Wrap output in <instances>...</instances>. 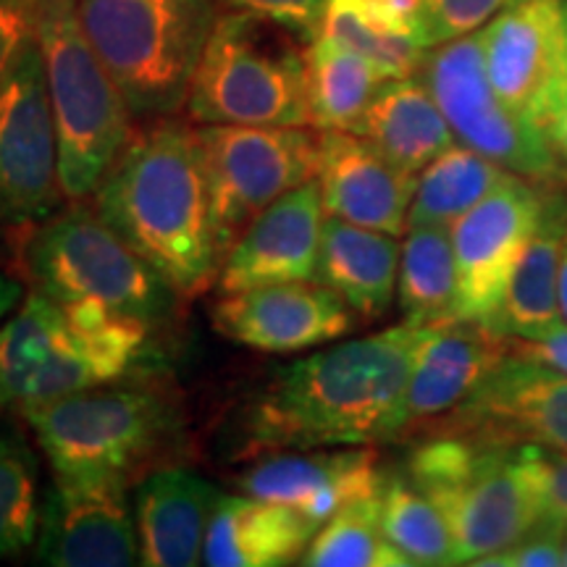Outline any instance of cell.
Wrapping results in <instances>:
<instances>
[{
  "instance_id": "6da1fadb",
  "label": "cell",
  "mask_w": 567,
  "mask_h": 567,
  "mask_svg": "<svg viewBox=\"0 0 567 567\" xmlns=\"http://www.w3.org/2000/svg\"><path fill=\"white\" fill-rule=\"evenodd\" d=\"M421 337L423 326L402 321L281 368L245 410V450L379 446L400 439Z\"/></svg>"
},
{
  "instance_id": "7a4b0ae2",
  "label": "cell",
  "mask_w": 567,
  "mask_h": 567,
  "mask_svg": "<svg viewBox=\"0 0 567 567\" xmlns=\"http://www.w3.org/2000/svg\"><path fill=\"white\" fill-rule=\"evenodd\" d=\"M95 210L179 297L200 295L216 281L221 252L193 126L155 118L132 132L95 189Z\"/></svg>"
},
{
  "instance_id": "3957f363",
  "label": "cell",
  "mask_w": 567,
  "mask_h": 567,
  "mask_svg": "<svg viewBox=\"0 0 567 567\" xmlns=\"http://www.w3.org/2000/svg\"><path fill=\"white\" fill-rule=\"evenodd\" d=\"M38 40L59 134L61 187L87 200L132 137V111L84 32L76 0H32Z\"/></svg>"
},
{
  "instance_id": "277c9868",
  "label": "cell",
  "mask_w": 567,
  "mask_h": 567,
  "mask_svg": "<svg viewBox=\"0 0 567 567\" xmlns=\"http://www.w3.org/2000/svg\"><path fill=\"white\" fill-rule=\"evenodd\" d=\"M216 6L218 0H76L92 48L142 122L187 109Z\"/></svg>"
},
{
  "instance_id": "5b68a950",
  "label": "cell",
  "mask_w": 567,
  "mask_h": 567,
  "mask_svg": "<svg viewBox=\"0 0 567 567\" xmlns=\"http://www.w3.org/2000/svg\"><path fill=\"white\" fill-rule=\"evenodd\" d=\"M187 113L195 124L313 126L308 42L252 13H218Z\"/></svg>"
},
{
  "instance_id": "8992f818",
  "label": "cell",
  "mask_w": 567,
  "mask_h": 567,
  "mask_svg": "<svg viewBox=\"0 0 567 567\" xmlns=\"http://www.w3.org/2000/svg\"><path fill=\"white\" fill-rule=\"evenodd\" d=\"M21 268L61 305H95L142 323L174 313L179 292L82 200L24 234Z\"/></svg>"
},
{
  "instance_id": "52a82bcc",
  "label": "cell",
  "mask_w": 567,
  "mask_h": 567,
  "mask_svg": "<svg viewBox=\"0 0 567 567\" xmlns=\"http://www.w3.org/2000/svg\"><path fill=\"white\" fill-rule=\"evenodd\" d=\"M21 415L61 476L132 478L161 463L182 439L174 396L122 381L59 396Z\"/></svg>"
},
{
  "instance_id": "ba28073f",
  "label": "cell",
  "mask_w": 567,
  "mask_h": 567,
  "mask_svg": "<svg viewBox=\"0 0 567 567\" xmlns=\"http://www.w3.org/2000/svg\"><path fill=\"white\" fill-rule=\"evenodd\" d=\"M195 134L221 260L268 205L316 179L321 166L316 126L200 124Z\"/></svg>"
},
{
  "instance_id": "9c48e42d",
  "label": "cell",
  "mask_w": 567,
  "mask_h": 567,
  "mask_svg": "<svg viewBox=\"0 0 567 567\" xmlns=\"http://www.w3.org/2000/svg\"><path fill=\"white\" fill-rule=\"evenodd\" d=\"M455 140L530 182H565L567 163L549 134L515 113L488 80L481 32L431 48L417 69Z\"/></svg>"
},
{
  "instance_id": "30bf717a",
  "label": "cell",
  "mask_w": 567,
  "mask_h": 567,
  "mask_svg": "<svg viewBox=\"0 0 567 567\" xmlns=\"http://www.w3.org/2000/svg\"><path fill=\"white\" fill-rule=\"evenodd\" d=\"M63 200L45 66L30 34L0 87V231H32Z\"/></svg>"
},
{
  "instance_id": "8fae6325",
  "label": "cell",
  "mask_w": 567,
  "mask_h": 567,
  "mask_svg": "<svg viewBox=\"0 0 567 567\" xmlns=\"http://www.w3.org/2000/svg\"><path fill=\"white\" fill-rule=\"evenodd\" d=\"M478 32L502 101L555 137L567 113V0H507Z\"/></svg>"
},
{
  "instance_id": "7c38bea8",
  "label": "cell",
  "mask_w": 567,
  "mask_h": 567,
  "mask_svg": "<svg viewBox=\"0 0 567 567\" xmlns=\"http://www.w3.org/2000/svg\"><path fill=\"white\" fill-rule=\"evenodd\" d=\"M442 509L455 542V565H476L542 523L520 444L478 434L476 450L452 476L421 488Z\"/></svg>"
},
{
  "instance_id": "4fadbf2b",
  "label": "cell",
  "mask_w": 567,
  "mask_h": 567,
  "mask_svg": "<svg viewBox=\"0 0 567 567\" xmlns=\"http://www.w3.org/2000/svg\"><path fill=\"white\" fill-rule=\"evenodd\" d=\"M34 557L48 567H132L140 538L126 476L53 473Z\"/></svg>"
},
{
  "instance_id": "5bb4252c",
  "label": "cell",
  "mask_w": 567,
  "mask_h": 567,
  "mask_svg": "<svg viewBox=\"0 0 567 567\" xmlns=\"http://www.w3.org/2000/svg\"><path fill=\"white\" fill-rule=\"evenodd\" d=\"M547 184L515 176L450 226L457 266L455 321L486 323L499 308L536 229Z\"/></svg>"
},
{
  "instance_id": "9a60e30c",
  "label": "cell",
  "mask_w": 567,
  "mask_h": 567,
  "mask_svg": "<svg viewBox=\"0 0 567 567\" xmlns=\"http://www.w3.org/2000/svg\"><path fill=\"white\" fill-rule=\"evenodd\" d=\"M425 431H471L567 452V375L507 352L463 405Z\"/></svg>"
},
{
  "instance_id": "2e32d148",
  "label": "cell",
  "mask_w": 567,
  "mask_h": 567,
  "mask_svg": "<svg viewBox=\"0 0 567 567\" xmlns=\"http://www.w3.org/2000/svg\"><path fill=\"white\" fill-rule=\"evenodd\" d=\"M213 326L231 342L268 354H295L334 344L358 316L318 281H281L221 295Z\"/></svg>"
},
{
  "instance_id": "e0dca14e",
  "label": "cell",
  "mask_w": 567,
  "mask_h": 567,
  "mask_svg": "<svg viewBox=\"0 0 567 567\" xmlns=\"http://www.w3.org/2000/svg\"><path fill=\"white\" fill-rule=\"evenodd\" d=\"M384 478L386 471L375 446H323L268 452L239 476V488L258 499L292 507L323 526L342 507L381 494Z\"/></svg>"
},
{
  "instance_id": "ac0fdd59",
  "label": "cell",
  "mask_w": 567,
  "mask_h": 567,
  "mask_svg": "<svg viewBox=\"0 0 567 567\" xmlns=\"http://www.w3.org/2000/svg\"><path fill=\"white\" fill-rule=\"evenodd\" d=\"M323 224L326 208L318 179L279 197L224 255L216 276L218 292H243L281 281H316Z\"/></svg>"
},
{
  "instance_id": "d6986e66",
  "label": "cell",
  "mask_w": 567,
  "mask_h": 567,
  "mask_svg": "<svg viewBox=\"0 0 567 567\" xmlns=\"http://www.w3.org/2000/svg\"><path fill=\"white\" fill-rule=\"evenodd\" d=\"M507 352V339L484 323L450 321L423 329L402 405V436L421 434L457 410Z\"/></svg>"
},
{
  "instance_id": "ffe728a7",
  "label": "cell",
  "mask_w": 567,
  "mask_h": 567,
  "mask_svg": "<svg viewBox=\"0 0 567 567\" xmlns=\"http://www.w3.org/2000/svg\"><path fill=\"white\" fill-rule=\"evenodd\" d=\"M316 179L321 184L326 216L394 237L408 231L417 176L389 161L363 134L321 132Z\"/></svg>"
},
{
  "instance_id": "44dd1931",
  "label": "cell",
  "mask_w": 567,
  "mask_h": 567,
  "mask_svg": "<svg viewBox=\"0 0 567 567\" xmlns=\"http://www.w3.org/2000/svg\"><path fill=\"white\" fill-rule=\"evenodd\" d=\"M221 492L187 467H155L137 484L134 520L140 565L195 567Z\"/></svg>"
},
{
  "instance_id": "7402d4cb",
  "label": "cell",
  "mask_w": 567,
  "mask_h": 567,
  "mask_svg": "<svg viewBox=\"0 0 567 567\" xmlns=\"http://www.w3.org/2000/svg\"><path fill=\"white\" fill-rule=\"evenodd\" d=\"M567 243V179L549 182L536 229L499 308L484 326L505 339H538L563 326L559 264Z\"/></svg>"
},
{
  "instance_id": "603a6c76",
  "label": "cell",
  "mask_w": 567,
  "mask_h": 567,
  "mask_svg": "<svg viewBox=\"0 0 567 567\" xmlns=\"http://www.w3.org/2000/svg\"><path fill=\"white\" fill-rule=\"evenodd\" d=\"M318 528L321 526L279 502L221 494L205 536L203 563L210 567L295 565Z\"/></svg>"
},
{
  "instance_id": "cb8c5ba5",
  "label": "cell",
  "mask_w": 567,
  "mask_h": 567,
  "mask_svg": "<svg viewBox=\"0 0 567 567\" xmlns=\"http://www.w3.org/2000/svg\"><path fill=\"white\" fill-rule=\"evenodd\" d=\"M402 243L394 234L326 216L316 281L363 321H379L396 300Z\"/></svg>"
},
{
  "instance_id": "d4e9b609",
  "label": "cell",
  "mask_w": 567,
  "mask_h": 567,
  "mask_svg": "<svg viewBox=\"0 0 567 567\" xmlns=\"http://www.w3.org/2000/svg\"><path fill=\"white\" fill-rule=\"evenodd\" d=\"M318 34L360 53L386 80L415 76L431 51L421 0H329Z\"/></svg>"
},
{
  "instance_id": "484cf974",
  "label": "cell",
  "mask_w": 567,
  "mask_h": 567,
  "mask_svg": "<svg viewBox=\"0 0 567 567\" xmlns=\"http://www.w3.org/2000/svg\"><path fill=\"white\" fill-rule=\"evenodd\" d=\"M354 134H363L389 161L415 176L457 142L417 74L381 84Z\"/></svg>"
},
{
  "instance_id": "4316f807",
  "label": "cell",
  "mask_w": 567,
  "mask_h": 567,
  "mask_svg": "<svg viewBox=\"0 0 567 567\" xmlns=\"http://www.w3.org/2000/svg\"><path fill=\"white\" fill-rule=\"evenodd\" d=\"M69 316L53 297L24 295L19 308L0 323V410L30 405L40 375L48 371L69 337Z\"/></svg>"
},
{
  "instance_id": "83f0119b",
  "label": "cell",
  "mask_w": 567,
  "mask_h": 567,
  "mask_svg": "<svg viewBox=\"0 0 567 567\" xmlns=\"http://www.w3.org/2000/svg\"><path fill=\"white\" fill-rule=\"evenodd\" d=\"M515 176L502 163L455 142L417 174L408 226H452Z\"/></svg>"
},
{
  "instance_id": "f1b7e54d",
  "label": "cell",
  "mask_w": 567,
  "mask_h": 567,
  "mask_svg": "<svg viewBox=\"0 0 567 567\" xmlns=\"http://www.w3.org/2000/svg\"><path fill=\"white\" fill-rule=\"evenodd\" d=\"M396 305L402 321L423 329L455 321L457 266L450 226H408L396 276Z\"/></svg>"
},
{
  "instance_id": "f546056e",
  "label": "cell",
  "mask_w": 567,
  "mask_h": 567,
  "mask_svg": "<svg viewBox=\"0 0 567 567\" xmlns=\"http://www.w3.org/2000/svg\"><path fill=\"white\" fill-rule=\"evenodd\" d=\"M386 76L342 42L318 34L308 42L310 124L321 132H354Z\"/></svg>"
},
{
  "instance_id": "4dcf8cb0",
  "label": "cell",
  "mask_w": 567,
  "mask_h": 567,
  "mask_svg": "<svg viewBox=\"0 0 567 567\" xmlns=\"http://www.w3.org/2000/svg\"><path fill=\"white\" fill-rule=\"evenodd\" d=\"M40 517L38 452L19 425L0 423V559L19 557L34 547Z\"/></svg>"
},
{
  "instance_id": "1f68e13d",
  "label": "cell",
  "mask_w": 567,
  "mask_h": 567,
  "mask_svg": "<svg viewBox=\"0 0 567 567\" xmlns=\"http://www.w3.org/2000/svg\"><path fill=\"white\" fill-rule=\"evenodd\" d=\"M381 530L410 565H455V542L442 509L402 471H386L381 488Z\"/></svg>"
},
{
  "instance_id": "d6a6232c",
  "label": "cell",
  "mask_w": 567,
  "mask_h": 567,
  "mask_svg": "<svg viewBox=\"0 0 567 567\" xmlns=\"http://www.w3.org/2000/svg\"><path fill=\"white\" fill-rule=\"evenodd\" d=\"M300 565L308 567H408V557L381 530V494L358 499L316 530Z\"/></svg>"
},
{
  "instance_id": "836d02e7",
  "label": "cell",
  "mask_w": 567,
  "mask_h": 567,
  "mask_svg": "<svg viewBox=\"0 0 567 567\" xmlns=\"http://www.w3.org/2000/svg\"><path fill=\"white\" fill-rule=\"evenodd\" d=\"M520 463L534 486L542 520L567 523V452L520 444Z\"/></svg>"
},
{
  "instance_id": "e575fe53",
  "label": "cell",
  "mask_w": 567,
  "mask_h": 567,
  "mask_svg": "<svg viewBox=\"0 0 567 567\" xmlns=\"http://www.w3.org/2000/svg\"><path fill=\"white\" fill-rule=\"evenodd\" d=\"M507 0H421L429 45L478 32Z\"/></svg>"
},
{
  "instance_id": "d590c367",
  "label": "cell",
  "mask_w": 567,
  "mask_h": 567,
  "mask_svg": "<svg viewBox=\"0 0 567 567\" xmlns=\"http://www.w3.org/2000/svg\"><path fill=\"white\" fill-rule=\"evenodd\" d=\"M478 567H563V523L542 520L509 547L476 563Z\"/></svg>"
},
{
  "instance_id": "8d00e7d4",
  "label": "cell",
  "mask_w": 567,
  "mask_h": 567,
  "mask_svg": "<svg viewBox=\"0 0 567 567\" xmlns=\"http://www.w3.org/2000/svg\"><path fill=\"white\" fill-rule=\"evenodd\" d=\"M218 3H224L229 11L276 21V24L295 32L302 42H310L321 32L329 0H218Z\"/></svg>"
},
{
  "instance_id": "74e56055",
  "label": "cell",
  "mask_w": 567,
  "mask_h": 567,
  "mask_svg": "<svg viewBox=\"0 0 567 567\" xmlns=\"http://www.w3.org/2000/svg\"><path fill=\"white\" fill-rule=\"evenodd\" d=\"M32 34V0H0V87L19 48Z\"/></svg>"
},
{
  "instance_id": "f35d334b",
  "label": "cell",
  "mask_w": 567,
  "mask_h": 567,
  "mask_svg": "<svg viewBox=\"0 0 567 567\" xmlns=\"http://www.w3.org/2000/svg\"><path fill=\"white\" fill-rule=\"evenodd\" d=\"M507 350L513 354H520V358L536 360V363L555 368V371L567 375V326L565 323L547 337L507 339Z\"/></svg>"
},
{
  "instance_id": "ab89813d",
  "label": "cell",
  "mask_w": 567,
  "mask_h": 567,
  "mask_svg": "<svg viewBox=\"0 0 567 567\" xmlns=\"http://www.w3.org/2000/svg\"><path fill=\"white\" fill-rule=\"evenodd\" d=\"M21 300H24V287H21V281L0 271V323L19 308Z\"/></svg>"
},
{
  "instance_id": "60d3db41",
  "label": "cell",
  "mask_w": 567,
  "mask_h": 567,
  "mask_svg": "<svg viewBox=\"0 0 567 567\" xmlns=\"http://www.w3.org/2000/svg\"><path fill=\"white\" fill-rule=\"evenodd\" d=\"M559 313H563V323L567 326V243L563 252V264H559Z\"/></svg>"
},
{
  "instance_id": "b9f144b4",
  "label": "cell",
  "mask_w": 567,
  "mask_h": 567,
  "mask_svg": "<svg viewBox=\"0 0 567 567\" xmlns=\"http://www.w3.org/2000/svg\"><path fill=\"white\" fill-rule=\"evenodd\" d=\"M551 140H555V147L559 151V155H563V161L567 163V113H565L563 122H559L555 137Z\"/></svg>"
},
{
  "instance_id": "7bdbcfd3",
  "label": "cell",
  "mask_w": 567,
  "mask_h": 567,
  "mask_svg": "<svg viewBox=\"0 0 567 567\" xmlns=\"http://www.w3.org/2000/svg\"><path fill=\"white\" fill-rule=\"evenodd\" d=\"M563 563L567 567V523H563Z\"/></svg>"
}]
</instances>
